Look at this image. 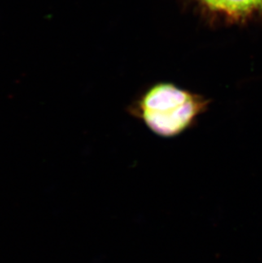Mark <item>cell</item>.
Segmentation results:
<instances>
[{
  "instance_id": "6da1fadb",
  "label": "cell",
  "mask_w": 262,
  "mask_h": 263,
  "mask_svg": "<svg viewBox=\"0 0 262 263\" xmlns=\"http://www.w3.org/2000/svg\"><path fill=\"white\" fill-rule=\"evenodd\" d=\"M206 107L207 102L197 95L161 84L146 92L133 114L158 137L173 138L193 126Z\"/></svg>"
},
{
  "instance_id": "7a4b0ae2",
  "label": "cell",
  "mask_w": 262,
  "mask_h": 263,
  "mask_svg": "<svg viewBox=\"0 0 262 263\" xmlns=\"http://www.w3.org/2000/svg\"><path fill=\"white\" fill-rule=\"evenodd\" d=\"M214 10L232 15H244L262 8V0H202Z\"/></svg>"
}]
</instances>
